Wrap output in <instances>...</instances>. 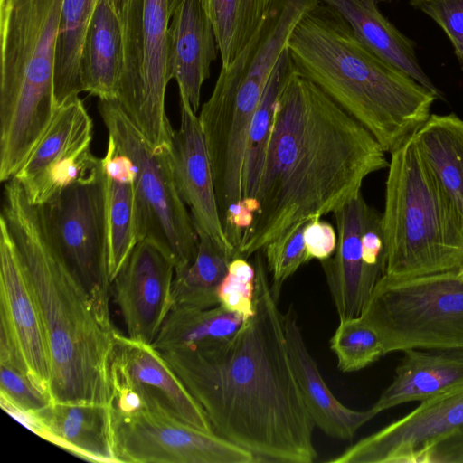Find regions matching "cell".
Returning a JSON list of instances; mask_svg holds the SVG:
<instances>
[{"instance_id":"1","label":"cell","mask_w":463,"mask_h":463,"mask_svg":"<svg viewBox=\"0 0 463 463\" xmlns=\"http://www.w3.org/2000/svg\"><path fill=\"white\" fill-rule=\"evenodd\" d=\"M252 256L253 316L229 338L160 352L216 434L257 462L312 463L315 423L292 370L283 313L263 250Z\"/></svg>"},{"instance_id":"2","label":"cell","mask_w":463,"mask_h":463,"mask_svg":"<svg viewBox=\"0 0 463 463\" xmlns=\"http://www.w3.org/2000/svg\"><path fill=\"white\" fill-rule=\"evenodd\" d=\"M385 153L366 128L295 70L275 106L260 208L237 257L248 260L345 206L361 193L367 176L389 166Z\"/></svg>"},{"instance_id":"3","label":"cell","mask_w":463,"mask_h":463,"mask_svg":"<svg viewBox=\"0 0 463 463\" xmlns=\"http://www.w3.org/2000/svg\"><path fill=\"white\" fill-rule=\"evenodd\" d=\"M0 219L22 260L38 306L51 362L52 402L112 404L111 368L119 331L109 302L94 297L64 259L42 209L21 184L5 182Z\"/></svg>"},{"instance_id":"4","label":"cell","mask_w":463,"mask_h":463,"mask_svg":"<svg viewBox=\"0 0 463 463\" xmlns=\"http://www.w3.org/2000/svg\"><path fill=\"white\" fill-rule=\"evenodd\" d=\"M288 50L298 73L366 128L386 153L415 134L438 99L368 50L320 2L298 24Z\"/></svg>"},{"instance_id":"5","label":"cell","mask_w":463,"mask_h":463,"mask_svg":"<svg viewBox=\"0 0 463 463\" xmlns=\"http://www.w3.org/2000/svg\"><path fill=\"white\" fill-rule=\"evenodd\" d=\"M63 0H0V180L18 172L55 113L56 43Z\"/></svg>"},{"instance_id":"6","label":"cell","mask_w":463,"mask_h":463,"mask_svg":"<svg viewBox=\"0 0 463 463\" xmlns=\"http://www.w3.org/2000/svg\"><path fill=\"white\" fill-rule=\"evenodd\" d=\"M382 226L385 275L418 277L463 266V224L414 135L391 153Z\"/></svg>"},{"instance_id":"7","label":"cell","mask_w":463,"mask_h":463,"mask_svg":"<svg viewBox=\"0 0 463 463\" xmlns=\"http://www.w3.org/2000/svg\"><path fill=\"white\" fill-rule=\"evenodd\" d=\"M360 316L378 335L384 354L463 349V277L458 271L410 278L383 274Z\"/></svg>"},{"instance_id":"8","label":"cell","mask_w":463,"mask_h":463,"mask_svg":"<svg viewBox=\"0 0 463 463\" xmlns=\"http://www.w3.org/2000/svg\"><path fill=\"white\" fill-rule=\"evenodd\" d=\"M99 112L109 139L136 168V225L139 241L159 248L175 271L195 258L199 239L187 206L176 188L168 147H156L117 99H99Z\"/></svg>"},{"instance_id":"9","label":"cell","mask_w":463,"mask_h":463,"mask_svg":"<svg viewBox=\"0 0 463 463\" xmlns=\"http://www.w3.org/2000/svg\"><path fill=\"white\" fill-rule=\"evenodd\" d=\"M124 63L117 100L156 147L170 146L174 129L165 112L168 72L167 0H120Z\"/></svg>"},{"instance_id":"10","label":"cell","mask_w":463,"mask_h":463,"mask_svg":"<svg viewBox=\"0 0 463 463\" xmlns=\"http://www.w3.org/2000/svg\"><path fill=\"white\" fill-rule=\"evenodd\" d=\"M145 405L130 413L112 409L119 463H256L249 450L177 418L146 387Z\"/></svg>"},{"instance_id":"11","label":"cell","mask_w":463,"mask_h":463,"mask_svg":"<svg viewBox=\"0 0 463 463\" xmlns=\"http://www.w3.org/2000/svg\"><path fill=\"white\" fill-rule=\"evenodd\" d=\"M106 175L72 184L42 209L46 228L71 268L97 298L109 302Z\"/></svg>"},{"instance_id":"12","label":"cell","mask_w":463,"mask_h":463,"mask_svg":"<svg viewBox=\"0 0 463 463\" xmlns=\"http://www.w3.org/2000/svg\"><path fill=\"white\" fill-rule=\"evenodd\" d=\"M93 122L79 97L57 109L46 132L13 178L42 206L102 169L90 149Z\"/></svg>"},{"instance_id":"13","label":"cell","mask_w":463,"mask_h":463,"mask_svg":"<svg viewBox=\"0 0 463 463\" xmlns=\"http://www.w3.org/2000/svg\"><path fill=\"white\" fill-rule=\"evenodd\" d=\"M0 317V363L21 370L52 401L43 323L15 244L1 219Z\"/></svg>"},{"instance_id":"14","label":"cell","mask_w":463,"mask_h":463,"mask_svg":"<svg viewBox=\"0 0 463 463\" xmlns=\"http://www.w3.org/2000/svg\"><path fill=\"white\" fill-rule=\"evenodd\" d=\"M463 430V386L438 395L364 437L332 463H424L427 453Z\"/></svg>"},{"instance_id":"15","label":"cell","mask_w":463,"mask_h":463,"mask_svg":"<svg viewBox=\"0 0 463 463\" xmlns=\"http://www.w3.org/2000/svg\"><path fill=\"white\" fill-rule=\"evenodd\" d=\"M175 265L156 245L139 241L111 282L127 335L152 344L173 302Z\"/></svg>"},{"instance_id":"16","label":"cell","mask_w":463,"mask_h":463,"mask_svg":"<svg viewBox=\"0 0 463 463\" xmlns=\"http://www.w3.org/2000/svg\"><path fill=\"white\" fill-rule=\"evenodd\" d=\"M180 126L174 129L168 147L176 188L189 208L197 235H208L233 259L237 252L223 230L212 165L198 116L188 102L180 100Z\"/></svg>"},{"instance_id":"17","label":"cell","mask_w":463,"mask_h":463,"mask_svg":"<svg viewBox=\"0 0 463 463\" xmlns=\"http://www.w3.org/2000/svg\"><path fill=\"white\" fill-rule=\"evenodd\" d=\"M371 206L359 193L334 212L337 243L334 252L320 260L339 319L360 316L383 270L363 260L362 234Z\"/></svg>"},{"instance_id":"18","label":"cell","mask_w":463,"mask_h":463,"mask_svg":"<svg viewBox=\"0 0 463 463\" xmlns=\"http://www.w3.org/2000/svg\"><path fill=\"white\" fill-rule=\"evenodd\" d=\"M218 51L213 24L201 0H182L168 28V72L177 83L180 100L188 102L194 112Z\"/></svg>"},{"instance_id":"19","label":"cell","mask_w":463,"mask_h":463,"mask_svg":"<svg viewBox=\"0 0 463 463\" xmlns=\"http://www.w3.org/2000/svg\"><path fill=\"white\" fill-rule=\"evenodd\" d=\"M35 413L45 440L89 461L119 463L112 405L51 402Z\"/></svg>"},{"instance_id":"20","label":"cell","mask_w":463,"mask_h":463,"mask_svg":"<svg viewBox=\"0 0 463 463\" xmlns=\"http://www.w3.org/2000/svg\"><path fill=\"white\" fill-rule=\"evenodd\" d=\"M283 326L292 370L315 425L332 438L353 439L373 418L370 411L348 408L331 392L308 351L292 306L283 313Z\"/></svg>"},{"instance_id":"21","label":"cell","mask_w":463,"mask_h":463,"mask_svg":"<svg viewBox=\"0 0 463 463\" xmlns=\"http://www.w3.org/2000/svg\"><path fill=\"white\" fill-rule=\"evenodd\" d=\"M111 378L154 390L177 418L202 430L214 432L203 409L152 344L136 341L119 333Z\"/></svg>"},{"instance_id":"22","label":"cell","mask_w":463,"mask_h":463,"mask_svg":"<svg viewBox=\"0 0 463 463\" xmlns=\"http://www.w3.org/2000/svg\"><path fill=\"white\" fill-rule=\"evenodd\" d=\"M392 383L369 409L373 417L412 402H424L463 386V349L411 348Z\"/></svg>"},{"instance_id":"23","label":"cell","mask_w":463,"mask_h":463,"mask_svg":"<svg viewBox=\"0 0 463 463\" xmlns=\"http://www.w3.org/2000/svg\"><path fill=\"white\" fill-rule=\"evenodd\" d=\"M124 63V25L120 0H97L81 57L83 91L99 99H117Z\"/></svg>"},{"instance_id":"24","label":"cell","mask_w":463,"mask_h":463,"mask_svg":"<svg viewBox=\"0 0 463 463\" xmlns=\"http://www.w3.org/2000/svg\"><path fill=\"white\" fill-rule=\"evenodd\" d=\"M377 1L320 0V3L336 12L368 50L441 99L440 90L418 61L413 42L387 20L380 12Z\"/></svg>"},{"instance_id":"25","label":"cell","mask_w":463,"mask_h":463,"mask_svg":"<svg viewBox=\"0 0 463 463\" xmlns=\"http://www.w3.org/2000/svg\"><path fill=\"white\" fill-rule=\"evenodd\" d=\"M414 138L463 224V119L430 114Z\"/></svg>"},{"instance_id":"26","label":"cell","mask_w":463,"mask_h":463,"mask_svg":"<svg viewBox=\"0 0 463 463\" xmlns=\"http://www.w3.org/2000/svg\"><path fill=\"white\" fill-rule=\"evenodd\" d=\"M97 0H63L56 43L53 95L56 109L83 92L80 57Z\"/></svg>"},{"instance_id":"27","label":"cell","mask_w":463,"mask_h":463,"mask_svg":"<svg viewBox=\"0 0 463 463\" xmlns=\"http://www.w3.org/2000/svg\"><path fill=\"white\" fill-rule=\"evenodd\" d=\"M244 322L239 314L218 305L210 308L174 307L152 343L161 352L231 337Z\"/></svg>"},{"instance_id":"28","label":"cell","mask_w":463,"mask_h":463,"mask_svg":"<svg viewBox=\"0 0 463 463\" xmlns=\"http://www.w3.org/2000/svg\"><path fill=\"white\" fill-rule=\"evenodd\" d=\"M194 260L175 271L173 307L210 308L219 305L217 288L226 275L232 257L208 235H198Z\"/></svg>"},{"instance_id":"29","label":"cell","mask_w":463,"mask_h":463,"mask_svg":"<svg viewBox=\"0 0 463 463\" xmlns=\"http://www.w3.org/2000/svg\"><path fill=\"white\" fill-rule=\"evenodd\" d=\"M295 70L287 49L269 78L251 120L243 164V197L257 198L273 124L275 106Z\"/></svg>"},{"instance_id":"30","label":"cell","mask_w":463,"mask_h":463,"mask_svg":"<svg viewBox=\"0 0 463 463\" xmlns=\"http://www.w3.org/2000/svg\"><path fill=\"white\" fill-rule=\"evenodd\" d=\"M213 24L222 67L242 51L261 23L271 0H201Z\"/></svg>"},{"instance_id":"31","label":"cell","mask_w":463,"mask_h":463,"mask_svg":"<svg viewBox=\"0 0 463 463\" xmlns=\"http://www.w3.org/2000/svg\"><path fill=\"white\" fill-rule=\"evenodd\" d=\"M106 184L108 262L111 283L138 242V239L136 225L135 180H123L106 175Z\"/></svg>"},{"instance_id":"32","label":"cell","mask_w":463,"mask_h":463,"mask_svg":"<svg viewBox=\"0 0 463 463\" xmlns=\"http://www.w3.org/2000/svg\"><path fill=\"white\" fill-rule=\"evenodd\" d=\"M329 343L343 373L360 371L385 355L378 335L361 316L339 319Z\"/></svg>"},{"instance_id":"33","label":"cell","mask_w":463,"mask_h":463,"mask_svg":"<svg viewBox=\"0 0 463 463\" xmlns=\"http://www.w3.org/2000/svg\"><path fill=\"white\" fill-rule=\"evenodd\" d=\"M305 224L269 243L262 250L268 271L271 274V291L277 301L284 282L310 260L303 237Z\"/></svg>"},{"instance_id":"34","label":"cell","mask_w":463,"mask_h":463,"mask_svg":"<svg viewBox=\"0 0 463 463\" xmlns=\"http://www.w3.org/2000/svg\"><path fill=\"white\" fill-rule=\"evenodd\" d=\"M255 269L242 257L233 258L217 288L219 305L246 321L254 314Z\"/></svg>"},{"instance_id":"35","label":"cell","mask_w":463,"mask_h":463,"mask_svg":"<svg viewBox=\"0 0 463 463\" xmlns=\"http://www.w3.org/2000/svg\"><path fill=\"white\" fill-rule=\"evenodd\" d=\"M411 5L441 27L463 68V0H411Z\"/></svg>"},{"instance_id":"36","label":"cell","mask_w":463,"mask_h":463,"mask_svg":"<svg viewBox=\"0 0 463 463\" xmlns=\"http://www.w3.org/2000/svg\"><path fill=\"white\" fill-rule=\"evenodd\" d=\"M0 396L33 412L52 402L21 370L5 363H0Z\"/></svg>"},{"instance_id":"37","label":"cell","mask_w":463,"mask_h":463,"mask_svg":"<svg viewBox=\"0 0 463 463\" xmlns=\"http://www.w3.org/2000/svg\"><path fill=\"white\" fill-rule=\"evenodd\" d=\"M259 208L257 198L242 197L229 207L222 220L225 235L236 252L244 232L252 224Z\"/></svg>"},{"instance_id":"38","label":"cell","mask_w":463,"mask_h":463,"mask_svg":"<svg viewBox=\"0 0 463 463\" xmlns=\"http://www.w3.org/2000/svg\"><path fill=\"white\" fill-rule=\"evenodd\" d=\"M304 242L309 260L319 261L332 256L337 243L334 227L327 222L315 218L307 222L303 231Z\"/></svg>"},{"instance_id":"39","label":"cell","mask_w":463,"mask_h":463,"mask_svg":"<svg viewBox=\"0 0 463 463\" xmlns=\"http://www.w3.org/2000/svg\"><path fill=\"white\" fill-rule=\"evenodd\" d=\"M424 463H463V430L435 445Z\"/></svg>"},{"instance_id":"40","label":"cell","mask_w":463,"mask_h":463,"mask_svg":"<svg viewBox=\"0 0 463 463\" xmlns=\"http://www.w3.org/2000/svg\"><path fill=\"white\" fill-rule=\"evenodd\" d=\"M181 1L182 0H167L168 10H169V14H170L171 17Z\"/></svg>"},{"instance_id":"41","label":"cell","mask_w":463,"mask_h":463,"mask_svg":"<svg viewBox=\"0 0 463 463\" xmlns=\"http://www.w3.org/2000/svg\"><path fill=\"white\" fill-rule=\"evenodd\" d=\"M458 275L463 277V266L458 269Z\"/></svg>"}]
</instances>
